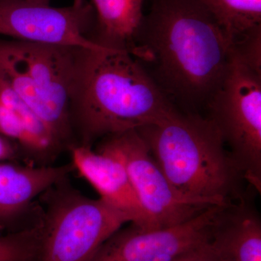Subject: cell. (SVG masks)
<instances>
[{
  "instance_id": "cell-1",
  "label": "cell",
  "mask_w": 261,
  "mask_h": 261,
  "mask_svg": "<svg viewBox=\"0 0 261 261\" xmlns=\"http://www.w3.org/2000/svg\"><path fill=\"white\" fill-rule=\"evenodd\" d=\"M231 43L197 0H152L130 54L171 100L205 106L224 76Z\"/></svg>"
},
{
  "instance_id": "cell-2",
  "label": "cell",
  "mask_w": 261,
  "mask_h": 261,
  "mask_svg": "<svg viewBox=\"0 0 261 261\" xmlns=\"http://www.w3.org/2000/svg\"><path fill=\"white\" fill-rule=\"evenodd\" d=\"M142 63L115 48L80 49L70 103L75 145L137 130L175 109Z\"/></svg>"
},
{
  "instance_id": "cell-3",
  "label": "cell",
  "mask_w": 261,
  "mask_h": 261,
  "mask_svg": "<svg viewBox=\"0 0 261 261\" xmlns=\"http://www.w3.org/2000/svg\"><path fill=\"white\" fill-rule=\"evenodd\" d=\"M137 132L180 195L212 206L243 198V176L207 117L175 108Z\"/></svg>"
},
{
  "instance_id": "cell-4",
  "label": "cell",
  "mask_w": 261,
  "mask_h": 261,
  "mask_svg": "<svg viewBox=\"0 0 261 261\" xmlns=\"http://www.w3.org/2000/svg\"><path fill=\"white\" fill-rule=\"evenodd\" d=\"M80 49L0 39V76L68 150L75 145L70 103Z\"/></svg>"
},
{
  "instance_id": "cell-5",
  "label": "cell",
  "mask_w": 261,
  "mask_h": 261,
  "mask_svg": "<svg viewBox=\"0 0 261 261\" xmlns=\"http://www.w3.org/2000/svg\"><path fill=\"white\" fill-rule=\"evenodd\" d=\"M58 182L43 193L40 246L34 261H90L98 248L128 217L102 199L89 198Z\"/></svg>"
},
{
  "instance_id": "cell-6",
  "label": "cell",
  "mask_w": 261,
  "mask_h": 261,
  "mask_svg": "<svg viewBox=\"0 0 261 261\" xmlns=\"http://www.w3.org/2000/svg\"><path fill=\"white\" fill-rule=\"evenodd\" d=\"M205 107L243 179L261 191V74L230 48L222 80Z\"/></svg>"
},
{
  "instance_id": "cell-7",
  "label": "cell",
  "mask_w": 261,
  "mask_h": 261,
  "mask_svg": "<svg viewBox=\"0 0 261 261\" xmlns=\"http://www.w3.org/2000/svg\"><path fill=\"white\" fill-rule=\"evenodd\" d=\"M97 150L112 154L123 163L155 229L181 224L212 207L187 198L173 188L137 130L102 139Z\"/></svg>"
},
{
  "instance_id": "cell-8",
  "label": "cell",
  "mask_w": 261,
  "mask_h": 261,
  "mask_svg": "<svg viewBox=\"0 0 261 261\" xmlns=\"http://www.w3.org/2000/svg\"><path fill=\"white\" fill-rule=\"evenodd\" d=\"M96 13L92 3L74 0L53 8L27 0H0V35L23 42L102 49L94 41Z\"/></svg>"
},
{
  "instance_id": "cell-9",
  "label": "cell",
  "mask_w": 261,
  "mask_h": 261,
  "mask_svg": "<svg viewBox=\"0 0 261 261\" xmlns=\"http://www.w3.org/2000/svg\"><path fill=\"white\" fill-rule=\"evenodd\" d=\"M224 206H212L193 219L171 227L119 228L101 245L90 261H173L208 241Z\"/></svg>"
},
{
  "instance_id": "cell-10",
  "label": "cell",
  "mask_w": 261,
  "mask_h": 261,
  "mask_svg": "<svg viewBox=\"0 0 261 261\" xmlns=\"http://www.w3.org/2000/svg\"><path fill=\"white\" fill-rule=\"evenodd\" d=\"M69 151L74 168L97 190L100 199L126 215L132 224L142 229H155L120 160L87 146H73Z\"/></svg>"
},
{
  "instance_id": "cell-11",
  "label": "cell",
  "mask_w": 261,
  "mask_h": 261,
  "mask_svg": "<svg viewBox=\"0 0 261 261\" xmlns=\"http://www.w3.org/2000/svg\"><path fill=\"white\" fill-rule=\"evenodd\" d=\"M74 168L73 163L33 166L0 162V231L13 228L37 197L67 178Z\"/></svg>"
},
{
  "instance_id": "cell-12",
  "label": "cell",
  "mask_w": 261,
  "mask_h": 261,
  "mask_svg": "<svg viewBox=\"0 0 261 261\" xmlns=\"http://www.w3.org/2000/svg\"><path fill=\"white\" fill-rule=\"evenodd\" d=\"M207 245L214 261H261L258 213L243 198L224 206L213 225Z\"/></svg>"
},
{
  "instance_id": "cell-13",
  "label": "cell",
  "mask_w": 261,
  "mask_h": 261,
  "mask_svg": "<svg viewBox=\"0 0 261 261\" xmlns=\"http://www.w3.org/2000/svg\"><path fill=\"white\" fill-rule=\"evenodd\" d=\"M143 3L144 0H92L96 13L94 41L132 53L145 16Z\"/></svg>"
},
{
  "instance_id": "cell-14",
  "label": "cell",
  "mask_w": 261,
  "mask_h": 261,
  "mask_svg": "<svg viewBox=\"0 0 261 261\" xmlns=\"http://www.w3.org/2000/svg\"><path fill=\"white\" fill-rule=\"evenodd\" d=\"M0 103L9 108L20 120L27 136L23 152L43 166L53 161L64 147L53 130L29 107L8 82L0 76Z\"/></svg>"
},
{
  "instance_id": "cell-15",
  "label": "cell",
  "mask_w": 261,
  "mask_h": 261,
  "mask_svg": "<svg viewBox=\"0 0 261 261\" xmlns=\"http://www.w3.org/2000/svg\"><path fill=\"white\" fill-rule=\"evenodd\" d=\"M231 44L261 25V0H197Z\"/></svg>"
},
{
  "instance_id": "cell-16",
  "label": "cell",
  "mask_w": 261,
  "mask_h": 261,
  "mask_svg": "<svg viewBox=\"0 0 261 261\" xmlns=\"http://www.w3.org/2000/svg\"><path fill=\"white\" fill-rule=\"evenodd\" d=\"M40 219L30 226L0 234V261H34L40 246Z\"/></svg>"
},
{
  "instance_id": "cell-17",
  "label": "cell",
  "mask_w": 261,
  "mask_h": 261,
  "mask_svg": "<svg viewBox=\"0 0 261 261\" xmlns=\"http://www.w3.org/2000/svg\"><path fill=\"white\" fill-rule=\"evenodd\" d=\"M231 49L245 64L261 74V25L233 43Z\"/></svg>"
},
{
  "instance_id": "cell-18",
  "label": "cell",
  "mask_w": 261,
  "mask_h": 261,
  "mask_svg": "<svg viewBox=\"0 0 261 261\" xmlns=\"http://www.w3.org/2000/svg\"><path fill=\"white\" fill-rule=\"evenodd\" d=\"M0 135L15 142L23 152L27 136L20 120L9 108L0 103Z\"/></svg>"
},
{
  "instance_id": "cell-19",
  "label": "cell",
  "mask_w": 261,
  "mask_h": 261,
  "mask_svg": "<svg viewBox=\"0 0 261 261\" xmlns=\"http://www.w3.org/2000/svg\"><path fill=\"white\" fill-rule=\"evenodd\" d=\"M20 154L21 150L15 142L0 135V162L15 161Z\"/></svg>"
},
{
  "instance_id": "cell-20",
  "label": "cell",
  "mask_w": 261,
  "mask_h": 261,
  "mask_svg": "<svg viewBox=\"0 0 261 261\" xmlns=\"http://www.w3.org/2000/svg\"><path fill=\"white\" fill-rule=\"evenodd\" d=\"M207 243L180 255L173 261H214L207 248Z\"/></svg>"
},
{
  "instance_id": "cell-21",
  "label": "cell",
  "mask_w": 261,
  "mask_h": 261,
  "mask_svg": "<svg viewBox=\"0 0 261 261\" xmlns=\"http://www.w3.org/2000/svg\"><path fill=\"white\" fill-rule=\"evenodd\" d=\"M27 1L32 2V3H39V4L49 5L50 0H27Z\"/></svg>"
},
{
  "instance_id": "cell-22",
  "label": "cell",
  "mask_w": 261,
  "mask_h": 261,
  "mask_svg": "<svg viewBox=\"0 0 261 261\" xmlns=\"http://www.w3.org/2000/svg\"><path fill=\"white\" fill-rule=\"evenodd\" d=\"M1 233H3V231H0V234H1Z\"/></svg>"
}]
</instances>
